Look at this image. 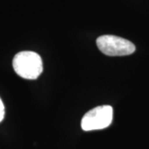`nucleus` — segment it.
Instances as JSON below:
<instances>
[{"instance_id":"f257e3e1","label":"nucleus","mask_w":149,"mask_h":149,"mask_svg":"<svg viewBox=\"0 0 149 149\" xmlns=\"http://www.w3.org/2000/svg\"><path fill=\"white\" fill-rule=\"evenodd\" d=\"M13 66L17 74L26 80H36L43 70L41 56L30 51L16 54L13 61Z\"/></svg>"},{"instance_id":"f03ea898","label":"nucleus","mask_w":149,"mask_h":149,"mask_svg":"<svg viewBox=\"0 0 149 149\" xmlns=\"http://www.w3.org/2000/svg\"><path fill=\"white\" fill-rule=\"evenodd\" d=\"M96 44L101 52L109 56H128L136 50L134 44L130 41L113 35H104L98 37Z\"/></svg>"},{"instance_id":"7ed1b4c3","label":"nucleus","mask_w":149,"mask_h":149,"mask_svg":"<svg viewBox=\"0 0 149 149\" xmlns=\"http://www.w3.org/2000/svg\"><path fill=\"white\" fill-rule=\"evenodd\" d=\"M113 108L102 105L88 111L81 119V128L84 131L100 130L109 127L113 121Z\"/></svg>"},{"instance_id":"20e7f679","label":"nucleus","mask_w":149,"mask_h":149,"mask_svg":"<svg viewBox=\"0 0 149 149\" xmlns=\"http://www.w3.org/2000/svg\"><path fill=\"white\" fill-rule=\"evenodd\" d=\"M4 114H5L4 105H3V103L2 101V100L0 99V123L3 121V119L4 118Z\"/></svg>"}]
</instances>
